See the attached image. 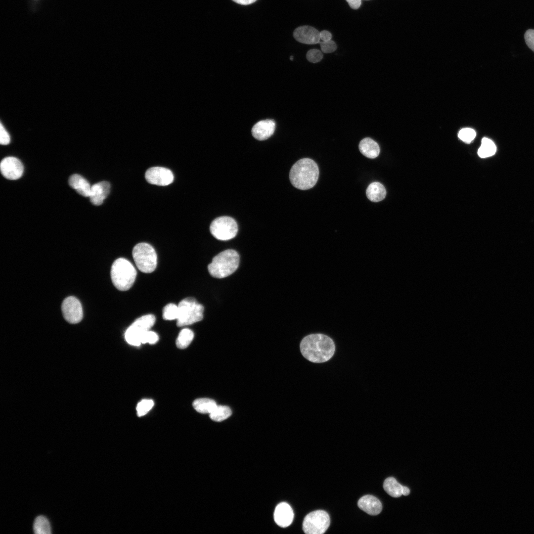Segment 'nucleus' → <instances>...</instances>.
Segmentation results:
<instances>
[{
    "instance_id": "obj_1",
    "label": "nucleus",
    "mask_w": 534,
    "mask_h": 534,
    "mask_svg": "<svg viewBox=\"0 0 534 534\" xmlns=\"http://www.w3.org/2000/svg\"><path fill=\"white\" fill-rule=\"evenodd\" d=\"M302 355L309 361L322 363L333 356L335 346L332 339L322 334H312L305 337L300 343Z\"/></svg>"
},
{
    "instance_id": "obj_2",
    "label": "nucleus",
    "mask_w": 534,
    "mask_h": 534,
    "mask_svg": "<svg viewBox=\"0 0 534 534\" xmlns=\"http://www.w3.org/2000/svg\"><path fill=\"white\" fill-rule=\"evenodd\" d=\"M319 169L316 163L310 158L298 160L292 167L289 179L295 187L307 190L313 187L318 180Z\"/></svg>"
},
{
    "instance_id": "obj_3",
    "label": "nucleus",
    "mask_w": 534,
    "mask_h": 534,
    "mask_svg": "<svg viewBox=\"0 0 534 534\" xmlns=\"http://www.w3.org/2000/svg\"><path fill=\"white\" fill-rule=\"evenodd\" d=\"M239 256L232 249L224 250L215 256L208 265L210 275L215 278H222L233 273L239 264Z\"/></svg>"
},
{
    "instance_id": "obj_4",
    "label": "nucleus",
    "mask_w": 534,
    "mask_h": 534,
    "mask_svg": "<svg viewBox=\"0 0 534 534\" xmlns=\"http://www.w3.org/2000/svg\"><path fill=\"white\" fill-rule=\"evenodd\" d=\"M110 272L113 285L118 290L123 291L133 286L136 276L133 265L124 258H119L114 262Z\"/></svg>"
},
{
    "instance_id": "obj_5",
    "label": "nucleus",
    "mask_w": 534,
    "mask_h": 534,
    "mask_svg": "<svg viewBox=\"0 0 534 534\" xmlns=\"http://www.w3.org/2000/svg\"><path fill=\"white\" fill-rule=\"evenodd\" d=\"M178 308L177 325L178 327L192 324L203 319L204 307L193 298L188 297L181 300Z\"/></svg>"
},
{
    "instance_id": "obj_6",
    "label": "nucleus",
    "mask_w": 534,
    "mask_h": 534,
    "mask_svg": "<svg viewBox=\"0 0 534 534\" xmlns=\"http://www.w3.org/2000/svg\"><path fill=\"white\" fill-rule=\"evenodd\" d=\"M133 257L138 269L144 273L152 272L157 263L156 253L153 247L146 243H140L133 248Z\"/></svg>"
},
{
    "instance_id": "obj_7",
    "label": "nucleus",
    "mask_w": 534,
    "mask_h": 534,
    "mask_svg": "<svg viewBox=\"0 0 534 534\" xmlns=\"http://www.w3.org/2000/svg\"><path fill=\"white\" fill-rule=\"evenodd\" d=\"M155 316L150 314L143 315L136 319L125 332L126 341L130 345L139 346L142 335L149 330L155 324Z\"/></svg>"
},
{
    "instance_id": "obj_8",
    "label": "nucleus",
    "mask_w": 534,
    "mask_h": 534,
    "mask_svg": "<svg viewBox=\"0 0 534 534\" xmlns=\"http://www.w3.org/2000/svg\"><path fill=\"white\" fill-rule=\"evenodd\" d=\"M330 519L323 510H315L307 514L303 523V530L306 534H323L328 528Z\"/></svg>"
},
{
    "instance_id": "obj_9",
    "label": "nucleus",
    "mask_w": 534,
    "mask_h": 534,
    "mask_svg": "<svg viewBox=\"0 0 534 534\" xmlns=\"http://www.w3.org/2000/svg\"><path fill=\"white\" fill-rule=\"evenodd\" d=\"M210 230L214 237L220 240L226 241L234 238L238 231L236 221L228 216H222L215 219L211 223Z\"/></svg>"
},
{
    "instance_id": "obj_10",
    "label": "nucleus",
    "mask_w": 534,
    "mask_h": 534,
    "mask_svg": "<svg viewBox=\"0 0 534 534\" xmlns=\"http://www.w3.org/2000/svg\"><path fill=\"white\" fill-rule=\"evenodd\" d=\"M61 310L65 319L70 323L80 322L83 317V312L80 301L74 296L65 298L61 305Z\"/></svg>"
},
{
    "instance_id": "obj_11",
    "label": "nucleus",
    "mask_w": 534,
    "mask_h": 534,
    "mask_svg": "<svg viewBox=\"0 0 534 534\" xmlns=\"http://www.w3.org/2000/svg\"><path fill=\"white\" fill-rule=\"evenodd\" d=\"M145 178L150 184L166 186L173 182L174 177L172 172L167 168L153 167L146 171Z\"/></svg>"
},
{
    "instance_id": "obj_12",
    "label": "nucleus",
    "mask_w": 534,
    "mask_h": 534,
    "mask_svg": "<svg viewBox=\"0 0 534 534\" xmlns=\"http://www.w3.org/2000/svg\"><path fill=\"white\" fill-rule=\"evenodd\" d=\"M0 168L2 176L10 180L20 178L24 171L21 162L18 158L12 156L3 158L1 161Z\"/></svg>"
},
{
    "instance_id": "obj_13",
    "label": "nucleus",
    "mask_w": 534,
    "mask_h": 534,
    "mask_svg": "<svg viewBox=\"0 0 534 534\" xmlns=\"http://www.w3.org/2000/svg\"><path fill=\"white\" fill-rule=\"evenodd\" d=\"M295 39L302 44H313L320 42V32L310 26H302L293 32Z\"/></svg>"
},
{
    "instance_id": "obj_14",
    "label": "nucleus",
    "mask_w": 534,
    "mask_h": 534,
    "mask_svg": "<svg viewBox=\"0 0 534 534\" xmlns=\"http://www.w3.org/2000/svg\"><path fill=\"white\" fill-rule=\"evenodd\" d=\"M275 127V122L272 119L261 120L254 125L251 131L252 134L256 139L265 140L273 134Z\"/></svg>"
},
{
    "instance_id": "obj_15",
    "label": "nucleus",
    "mask_w": 534,
    "mask_h": 534,
    "mask_svg": "<svg viewBox=\"0 0 534 534\" xmlns=\"http://www.w3.org/2000/svg\"><path fill=\"white\" fill-rule=\"evenodd\" d=\"M294 513L291 507L286 502L278 504L274 512V519L280 527L285 528L290 526L293 522Z\"/></svg>"
},
{
    "instance_id": "obj_16",
    "label": "nucleus",
    "mask_w": 534,
    "mask_h": 534,
    "mask_svg": "<svg viewBox=\"0 0 534 534\" xmlns=\"http://www.w3.org/2000/svg\"><path fill=\"white\" fill-rule=\"evenodd\" d=\"M110 190V184L106 181L92 185L89 196L90 202L95 206L100 205L109 194Z\"/></svg>"
},
{
    "instance_id": "obj_17",
    "label": "nucleus",
    "mask_w": 534,
    "mask_h": 534,
    "mask_svg": "<svg viewBox=\"0 0 534 534\" xmlns=\"http://www.w3.org/2000/svg\"><path fill=\"white\" fill-rule=\"evenodd\" d=\"M357 505L361 510L370 515H377L382 509L380 500L371 495H365L360 498Z\"/></svg>"
},
{
    "instance_id": "obj_18",
    "label": "nucleus",
    "mask_w": 534,
    "mask_h": 534,
    "mask_svg": "<svg viewBox=\"0 0 534 534\" xmlns=\"http://www.w3.org/2000/svg\"><path fill=\"white\" fill-rule=\"evenodd\" d=\"M68 182L70 187L79 194L89 197L91 186L83 177L78 174H74L70 177Z\"/></svg>"
},
{
    "instance_id": "obj_19",
    "label": "nucleus",
    "mask_w": 534,
    "mask_h": 534,
    "mask_svg": "<svg viewBox=\"0 0 534 534\" xmlns=\"http://www.w3.org/2000/svg\"><path fill=\"white\" fill-rule=\"evenodd\" d=\"M358 148L360 152L368 158H375L380 153L379 145L369 137L362 139L359 143Z\"/></svg>"
},
{
    "instance_id": "obj_20",
    "label": "nucleus",
    "mask_w": 534,
    "mask_h": 534,
    "mask_svg": "<svg viewBox=\"0 0 534 534\" xmlns=\"http://www.w3.org/2000/svg\"><path fill=\"white\" fill-rule=\"evenodd\" d=\"M367 197L372 202H377L383 200L386 195L384 185L379 182L370 183L366 191Z\"/></svg>"
},
{
    "instance_id": "obj_21",
    "label": "nucleus",
    "mask_w": 534,
    "mask_h": 534,
    "mask_svg": "<svg viewBox=\"0 0 534 534\" xmlns=\"http://www.w3.org/2000/svg\"><path fill=\"white\" fill-rule=\"evenodd\" d=\"M217 405L215 400L208 398L198 399L193 402L194 408L202 414H210Z\"/></svg>"
},
{
    "instance_id": "obj_22",
    "label": "nucleus",
    "mask_w": 534,
    "mask_h": 534,
    "mask_svg": "<svg viewBox=\"0 0 534 534\" xmlns=\"http://www.w3.org/2000/svg\"><path fill=\"white\" fill-rule=\"evenodd\" d=\"M402 486L393 477H388L384 481L383 488L385 491L393 497H399L402 494Z\"/></svg>"
},
{
    "instance_id": "obj_23",
    "label": "nucleus",
    "mask_w": 534,
    "mask_h": 534,
    "mask_svg": "<svg viewBox=\"0 0 534 534\" xmlns=\"http://www.w3.org/2000/svg\"><path fill=\"white\" fill-rule=\"evenodd\" d=\"M496 151L494 142L489 138L484 137L482 139L481 145L478 151L481 158H485L493 155Z\"/></svg>"
},
{
    "instance_id": "obj_24",
    "label": "nucleus",
    "mask_w": 534,
    "mask_h": 534,
    "mask_svg": "<svg viewBox=\"0 0 534 534\" xmlns=\"http://www.w3.org/2000/svg\"><path fill=\"white\" fill-rule=\"evenodd\" d=\"M231 413V410L228 406L217 405L209 414V416L214 421L221 422L228 418Z\"/></svg>"
},
{
    "instance_id": "obj_25",
    "label": "nucleus",
    "mask_w": 534,
    "mask_h": 534,
    "mask_svg": "<svg viewBox=\"0 0 534 534\" xmlns=\"http://www.w3.org/2000/svg\"><path fill=\"white\" fill-rule=\"evenodd\" d=\"M194 338L193 331L189 329L184 328L180 331L176 340V345L179 349L186 348L192 342Z\"/></svg>"
},
{
    "instance_id": "obj_26",
    "label": "nucleus",
    "mask_w": 534,
    "mask_h": 534,
    "mask_svg": "<svg viewBox=\"0 0 534 534\" xmlns=\"http://www.w3.org/2000/svg\"><path fill=\"white\" fill-rule=\"evenodd\" d=\"M33 530L37 534H49L51 528L48 520L43 516H38L35 520Z\"/></svg>"
},
{
    "instance_id": "obj_27",
    "label": "nucleus",
    "mask_w": 534,
    "mask_h": 534,
    "mask_svg": "<svg viewBox=\"0 0 534 534\" xmlns=\"http://www.w3.org/2000/svg\"><path fill=\"white\" fill-rule=\"evenodd\" d=\"M178 316V306L174 304L166 305L163 310V318L165 320L177 319Z\"/></svg>"
},
{
    "instance_id": "obj_28",
    "label": "nucleus",
    "mask_w": 534,
    "mask_h": 534,
    "mask_svg": "<svg viewBox=\"0 0 534 534\" xmlns=\"http://www.w3.org/2000/svg\"><path fill=\"white\" fill-rule=\"evenodd\" d=\"M154 402L151 400H143L139 402L136 406L138 416L146 414L153 406Z\"/></svg>"
},
{
    "instance_id": "obj_29",
    "label": "nucleus",
    "mask_w": 534,
    "mask_h": 534,
    "mask_svg": "<svg viewBox=\"0 0 534 534\" xmlns=\"http://www.w3.org/2000/svg\"><path fill=\"white\" fill-rule=\"evenodd\" d=\"M476 135V132L473 129L464 128L459 131L458 136L464 142L470 143L474 139Z\"/></svg>"
},
{
    "instance_id": "obj_30",
    "label": "nucleus",
    "mask_w": 534,
    "mask_h": 534,
    "mask_svg": "<svg viewBox=\"0 0 534 534\" xmlns=\"http://www.w3.org/2000/svg\"><path fill=\"white\" fill-rule=\"evenodd\" d=\"M307 60L312 63H317L321 60L323 54L320 50L317 49L309 50L306 54Z\"/></svg>"
},
{
    "instance_id": "obj_31",
    "label": "nucleus",
    "mask_w": 534,
    "mask_h": 534,
    "mask_svg": "<svg viewBox=\"0 0 534 534\" xmlns=\"http://www.w3.org/2000/svg\"><path fill=\"white\" fill-rule=\"evenodd\" d=\"M159 339L158 335L154 332L148 330L141 336L140 339L141 343L155 344Z\"/></svg>"
},
{
    "instance_id": "obj_32",
    "label": "nucleus",
    "mask_w": 534,
    "mask_h": 534,
    "mask_svg": "<svg viewBox=\"0 0 534 534\" xmlns=\"http://www.w3.org/2000/svg\"><path fill=\"white\" fill-rule=\"evenodd\" d=\"M321 51L325 53L334 52L337 49L336 44L332 40L319 42Z\"/></svg>"
},
{
    "instance_id": "obj_33",
    "label": "nucleus",
    "mask_w": 534,
    "mask_h": 534,
    "mask_svg": "<svg viewBox=\"0 0 534 534\" xmlns=\"http://www.w3.org/2000/svg\"><path fill=\"white\" fill-rule=\"evenodd\" d=\"M524 38L527 45L534 52V30H528L525 34Z\"/></svg>"
},
{
    "instance_id": "obj_34",
    "label": "nucleus",
    "mask_w": 534,
    "mask_h": 534,
    "mask_svg": "<svg viewBox=\"0 0 534 534\" xmlns=\"http://www.w3.org/2000/svg\"><path fill=\"white\" fill-rule=\"evenodd\" d=\"M10 137L5 128L0 123V143L2 145H7L9 143Z\"/></svg>"
},
{
    "instance_id": "obj_35",
    "label": "nucleus",
    "mask_w": 534,
    "mask_h": 534,
    "mask_svg": "<svg viewBox=\"0 0 534 534\" xmlns=\"http://www.w3.org/2000/svg\"><path fill=\"white\" fill-rule=\"evenodd\" d=\"M331 38L332 35L329 32L326 30L320 32V39L322 41H329L331 40Z\"/></svg>"
},
{
    "instance_id": "obj_36",
    "label": "nucleus",
    "mask_w": 534,
    "mask_h": 534,
    "mask_svg": "<svg viewBox=\"0 0 534 534\" xmlns=\"http://www.w3.org/2000/svg\"><path fill=\"white\" fill-rule=\"evenodd\" d=\"M349 6L354 9H358L361 5V0H346Z\"/></svg>"
},
{
    "instance_id": "obj_37",
    "label": "nucleus",
    "mask_w": 534,
    "mask_h": 534,
    "mask_svg": "<svg viewBox=\"0 0 534 534\" xmlns=\"http://www.w3.org/2000/svg\"><path fill=\"white\" fill-rule=\"evenodd\" d=\"M234 2L241 5H248L254 3L257 0H232Z\"/></svg>"
},
{
    "instance_id": "obj_38",
    "label": "nucleus",
    "mask_w": 534,
    "mask_h": 534,
    "mask_svg": "<svg viewBox=\"0 0 534 534\" xmlns=\"http://www.w3.org/2000/svg\"><path fill=\"white\" fill-rule=\"evenodd\" d=\"M410 493L409 489L405 486H402V494L405 496L408 495Z\"/></svg>"
},
{
    "instance_id": "obj_39",
    "label": "nucleus",
    "mask_w": 534,
    "mask_h": 534,
    "mask_svg": "<svg viewBox=\"0 0 534 534\" xmlns=\"http://www.w3.org/2000/svg\"><path fill=\"white\" fill-rule=\"evenodd\" d=\"M290 59L291 60H293V56H290Z\"/></svg>"
}]
</instances>
